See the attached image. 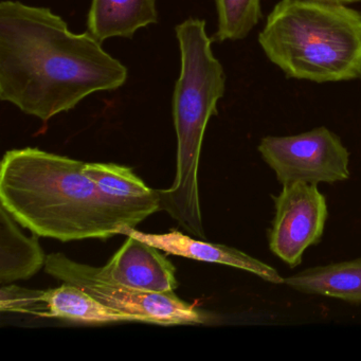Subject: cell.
I'll return each mask as SVG.
<instances>
[{
    "label": "cell",
    "instance_id": "cell-2",
    "mask_svg": "<svg viewBox=\"0 0 361 361\" xmlns=\"http://www.w3.org/2000/svg\"><path fill=\"white\" fill-rule=\"evenodd\" d=\"M85 162L37 147L11 149L0 164V202L23 227L60 242L118 235L161 211L158 190L123 198L103 191Z\"/></svg>",
    "mask_w": 361,
    "mask_h": 361
},
{
    "label": "cell",
    "instance_id": "cell-8",
    "mask_svg": "<svg viewBox=\"0 0 361 361\" xmlns=\"http://www.w3.org/2000/svg\"><path fill=\"white\" fill-rule=\"evenodd\" d=\"M0 310L85 324L142 322L139 317L114 310L84 289L68 283L47 290L3 285L0 289Z\"/></svg>",
    "mask_w": 361,
    "mask_h": 361
},
{
    "label": "cell",
    "instance_id": "cell-9",
    "mask_svg": "<svg viewBox=\"0 0 361 361\" xmlns=\"http://www.w3.org/2000/svg\"><path fill=\"white\" fill-rule=\"evenodd\" d=\"M109 280L151 293H171L179 286L176 267L159 249L128 235L121 248L100 267Z\"/></svg>",
    "mask_w": 361,
    "mask_h": 361
},
{
    "label": "cell",
    "instance_id": "cell-10",
    "mask_svg": "<svg viewBox=\"0 0 361 361\" xmlns=\"http://www.w3.org/2000/svg\"><path fill=\"white\" fill-rule=\"evenodd\" d=\"M120 234L134 236L159 250L164 251L166 255L231 266L251 272L266 282L284 284V278L272 266L267 265L238 249L226 245L208 243L206 240H198L185 235L178 230H171L166 233L153 234L138 231L136 228H124Z\"/></svg>",
    "mask_w": 361,
    "mask_h": 361
},
{
    "label": "cell",
    "instance_id": "cell-14",
    "mask_svg": "<svg viewBox=\"0 0 361 361\" xmlns=\"http://www.w3.org/2000/svg\"><path fill=\"white\" fill-rule=\"evenodd\" d=\"M214 3L217 12L214 42L245 39L261 20V0H214Z\"/></svg>",
    "mask_w": 361,
    "mask_h": 361
},
{
    "label": "cell",
    "instance_id": "cell-7",
    "mask_svg": "<svg viewBox=\"0 0 361 361\" xmlns=\"http://www.w3.org/2000/svg\"><path fill=\"white\" fill-rule=\"evenodd\" d=\"M274 196V216L268 231L271 252L290 268L302 263L304 252L318 245L329 216L326 198L314 183L293 181Z\"/></svg>",
    "mask_w": 361,
    "mask_h": 361
},
{
    "label": "cell",
    "instance_id": "cell-16",
    "mask_svg": "<svg viewBox=\"0 0 361 361\" xmlns=\"http://www.w3.org/2000/svg\"><path fill=\"white\" fill-rule=\"evenodd\" d=\"M310 1H318V3L335 4V5L350 6L353 4L359 3L361 0H310Z\"/></svg>",
    "mask_w": 361,
    "mask_h": 361
},
{
    "label": "cell",
    "instance_id": "cell-1",
    "mask_svg": "<svg viewBox=\"0 0 361 361\" xmlns=\"http://www.w3.org/2000/svg\"><path fill=\"white\" fill-rule=\"evenodd\" d=\"M128 71L90 32L22 1L0 4V100L49 121L90 94L116 90Z\"/></svg>",
    "mask_w": 361,
    "mask_h": 361
},
{
    "label": "cell",
    "instance_id": "cell-12",
    "mask_svg": "<svg viewBox=\"0 0 361 361\" xmlns=\"http://www.w3.org/2000/svg\"><path fill=\"white\" fill-rule=\"evenodd\" d=\"M18 221L0 206V284L28 280L45 267L47 255L39 245V236L25 235Z\"/></svg>",
    "mask_w": 361,
    "mask_h": 361
},
{
    "label": "cell",
    "instance_id": "cell-11",
    "mask_svg": "<svg viewBox=\"0 0 361 361\" xmlns=\"http://www.w3.org/2000/svg\"><path fill=\"white\" fill-rule=\"evenodd\" d=\"M157 22L156 0H92L87 27L103 43L113 37L133 39L139 29Z\"/></svg>",
    "mask_w": 361,
    "mask_h": 361
},
{
    "label": "cell",
    "instance_id": "cell-6",
    "mask_svg": "<svg viewBox=\"0 0 361 361\" xmlns=\"http://www.w3.org/2000/svg\"><path fill=\"white\" fill-rule=\"evenodd\" d=\"M257 149L282 185H334L350 178V152L324 126L293 136L264 137Z\"/></svg>",
    "mask_w": 361,
    "mask_h": 361
},
{
    "label": "cell",
    "instance_id": "cell-13",
    "mask_svg": "<svg viewBox=\"0 0 361 361\" xmlns=\"http://www.w3.org/2000/svg\"><path fill=\"white\" fill-rule=\"evenodd\" d=\"M284 284L300 293L361 304V259L307 268L284 278Z\"/></svg>",
    "mask_w": 361,
    "mask_h": 361
},
{
    "label": "cell",
    "instance_id": "cell-3",
    "mask_svg": "<svg viewBox=\"0 0 361 361\" xmlns=\"http://www.w3.org/2000/svg\"><path fill=\"white\" fill-rule=\"evenodd\" d=\"M180 50V75L173 92V120L177 137L176 176L171 188L158 190L160 209L188 233L206 240L198 166L209 120L226 92L223 65L213 54L206 20L190 18L175 28Z\"/></svg>",
    "mask_w": 361,
    "mask_h": 361
},
{
    "label": "cell",
    "instance_id": "cell-5",
    "mask_svg": "<svg viewBox=\"0 0 361 361\" xmlns=\"http://www.w3.org/2000/svg\"><path fill=\"white\" fill-rule=\"evenodd\" d=\"M45 271L63 283L75 285L105 305L160 325L202 324L210 316L171 293L138 290L113 282L100 267L79 263L63 253L47 255Z\"/></svg>",
    "mask_w": 361,
    "mask_h": 361
},
{
    "label": "cell",
    "instance_id": "cell-15",
    "mask_svg": "<svg viewBox=\"0 0 361 361\" xmlns=\"http://www.w3.org/2000/svg\"><path fill=\"white\" fill-rule=\"evenodd\" d=\"M84 174L99 185L103 191L123 198H139L151 195L155 190L145 185L132 169L116 164H87Z\"/></svg>",
    "mask_w": 361,
    "mask_h": 361
},
{
    "label": "cell",
    "instance_id": "cell-4",
    "mask_svg": "<svg viewBox=\"0 0 361 361\" xmlns=\"http://www.w3.org/2000/svg\"><path fill=\"white\" fill-rule=\"evenodd\" d=\"M259 43L270 62L293 79H361V13L350 6L281 0Z\"/></svg>",
    "mask_w": 361,
    "mask_h": 361
}]
</instances>
